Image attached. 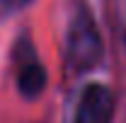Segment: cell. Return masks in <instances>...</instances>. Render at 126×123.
Returning a JSON list of instances; mask_svg holds the SVG:
<instances>
[{
    "label": "cell",
    "mask_w": 126,
    "mask_h": 123,
    "mask_svg": "<svg viewBox=\"0 0 126 123\" xmlns=\"http://www.w3.org/2000/svg\"><path fill=\"white\" fill-rule=\"evenodd\" d=\"M102 51H104L102 36H99L92 15L85 7H80L68 29V48H65L68 65L78 73H85L102 61Z\"/></svg>",
    "instance_id": "cell-1"
},
{
    "label": "cell",
    "mask_w": 126,
    "mask_h": 123,
    "mask_svg": "<svg viewBox=\"0 0 126 123\" xmlns=\"http://www.w3.org/2000/svg\"><path fill=\"white\" fill-rule=\"evenodd\" d=\"M114 118V94L107 85L92 82L80 94L73 123H111Z\"/></svg>",
    "instance_id": "cell-2"
},
{
    "label": "cell",
    "mask_w": 126,
    "mask_h": 123,
    "mask_svg": "<svg viewBox=\"0 0 126 123\" xmlns=\"http://www.w3.org/2000/svg\"><path fill=\"white\" fill-rule=\"evenodd\" d=\"M15 61H17V87L24 97H36L46 87V70L39 61L34 46L29 39H22L15 48Z\"/></svg>",
    "instance_id": "cell-3"
},
{
    "label": "cell",
    "mask_w": 126,
    "mask_h": 123,
    "mask_svg": "<svg viewBox=\"0 0 126 123\" xmlns=\"http://www.w3.org/2000/svg\"><path fill=\"white\" fill-rule=\"evenodd\" d=\"M114 10H116V24H119V36L126 48V0H114Z\"/></svg>",
    "instance_id": "cell-4"
},
{
    "label": "cell",
    "mask_w": 126,
    "mask_h": 123,
    "mask_svg": "<svg viewBox=\"0 0 126 123\" xmlns=\"http://www.w3.org/2000/svg\"><path fill=\"white\" fill-rule=\"evenodd\" d=\"M32 0H0V17H7L17 12V10H22V7H27Z\"/></svg>",
    "instance_id": "cell-5"
}]
</instances>
